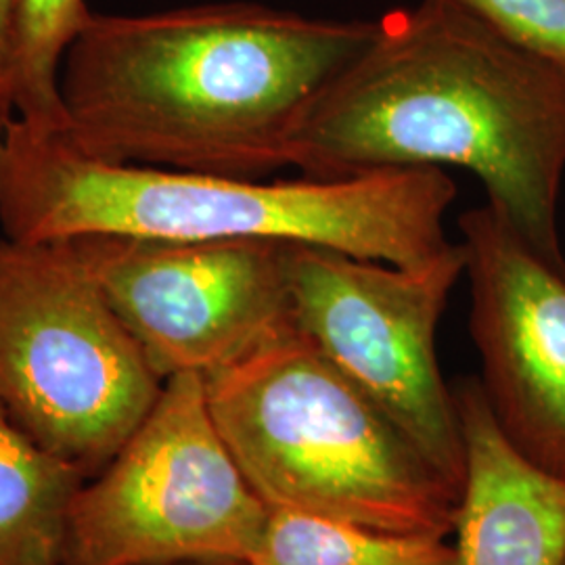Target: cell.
<instances>
[{"instance_id": "3957f363", "label": "cell", "mask_w": 565, "mask_h": 565, "mask_svg": "<svg viewBox=\"0 0 565 565\" xmlns=\"http://www.w3.org/2000/svg\"><path fill=\"white\" fill-rule=\"evenodd\" d=\"M457 184L440 168L266 181L109 163L23 121L0 126V224L9 242L88 235L270 239L415 268L440 256Z\"/></svg>"}, {"instance_id": "8fae6325", "label": "cell", "mask_w": 565, "mask_h": 565, "mask_svg": "<svg viewBox=\"0 0 565 565\" xmlns=\"http://www.w3.org/2000/svg\"><path fill=\"white\" fill-rule=\"evenodd\" d=\"M86 482L0 404V565H63L74 499Z\"/></svg>"}, {"instance_id": "ba28073f", "label": "cell", "mask_w": 565, "mask_h": 565, "mask_svg": "<svg viewBox=\"0 0 565 565\" xmlns=\"http://www.w3.org/2000/svg\"><path fill=\"white\" fill-rule=\"evenodd\" d=\"M65 242L162 380L207 377L294 323L289 243L120 235Z\"/></svg>"}, {"instance_id": "9c48e42d", "label": "cell", "mask_w": 565, "mask_h": 565, "mask_svg": "<svg viewBox=\"0 0 565 565\" xmlns=\"http://www.w3.org/2000/svg\"><path fill=\"white\" fill-rule=\"evenodd\" d=\"M482 387L507 440L565 480V268L488 203L459 216Z\"/></svg>"}, {"instance_id": "30bf717a", "label": "cell", "mask_w": 565, "mask_h": 565, "mask_svg": "<svg viewBox=\"0 0 565 565\" xmlns=\"http://www.w3.org/2000/svg\"><path fill=\"white\" fill-rule=\"evenodd\" d=\"M465 482L455 565H565V480L530 463L497 424L480 380L455 390Z\"/></svg>"}, {"instance_id": "9a60e30c", "label": "cell", "mask_w": 565, "mask_h": 565, "mask_svg": "<svg viewBox=\"0 0 565 565\" xmlns=\"http://www.w3.org/2000/svg\"><path fill=\"white\" fill-rule=\"evenodd\" d=\"M18 0H0V126L13 120L11 105V34Z\"/></svg>"}, {"instance_id": "5bb4252c", "label": "cell", "mask_w": 565, "mask_h": 565, "mask_svg": "<svg viewBox=\"0 0 565 565\" xmlns=\"http://www.w3.org/2000/svg\"><path fill=\"white\" fill-rule=\"evenodd\" d=\"M539 57L565 63V0H450Z\"/></svg>"}, {"instance_id": "277c9868", "label": "cell", "mask_w": 565, "mask_h": 565, "mask_svg": "<svg viewBox=\"0 0 565 565\" xmlns=\"http://www.w3.org/2000/svg\"><path fill=\"white\" fill-rule=\"evenodd\" d=\"M203 382L214 424L268 509L452 534L459 494L294 323Z\"/></svg>"}, {"instance_id": "5b68a950", "label": "cell", "mask_w": 565, "mask_h": 565, "mask_svg": "<svg viewBox=\"0 0 565 565\" xmlns=\"http://www.w3.org/2000/svg\"><path fill=\"white\" fill-rule=\"evenodd\" d=\"M163 382L72 242H0V404L30 438L88 480Z\"/></svg>"}, {"instance_id": "7a4b0ae2", "label": "cell", "mask_w": 565, "mask_h": 565, "mask_svg": "<svg viewBox=\"0 0 565 565\" xmlns=\"http://www.w3.org/2000/svg\"><path fill=\"white\" fill-rule=\"evenodd\" d=\"M457 166L527 245L565 268V63L505 41L450 0L375 21L373 39L306 114L291 168L343 179Z\"/></svg>"}, {"instance_id": "2e32d148", "label": "cell", "mask_w": 565, "mask_h": 565, "mask_svg": "<svg viewBox=\"0 0 565 565\" xmlns=\"http://www.w3.org/2000/svg\"><path fill=\"white\" fill-rule=\"evenodd\" d=\"M177 565H245L243 562H191V564Z\"/></svg>"}, {"instance_id": "52a82bcc", "label": "cell", "mask_w": 565, "mask_h": 565, "mask_svg": "<svg viewBox=\"0 0 565 565\" xmlns=\"http://www.w3.org/2000/svg\"><path fill=\"white\" fill-rule=\"evenodd\" d=\"M463 273V243L415 268L323 245H287L294 327L403 429L457 494L463 429L440 373L436 331Z\"/></svg>"}, {"instance_id": "7c38bea8", "label": "cell", "mask_w": 565, "mask_h": 565, "mask_svg": "<svg viewBox=\"0 0 565 565\" xmlns=\"http://www.w3.org/2000/svg\"><path fill=\"white\" fill-rule=\"evenodd\" d=\"M245 565H455V553L438 536L270 509L263 539Z\"/></svg>"}, {"instance_id": "8992f818", "label": "cell", "mask_w": 565, "mask_h": 565, "mask_svg": "<svg viewBox=\"0 0 565 565\" xmlns=\"http://www.w3.org/2000/svg\"><path fill=\"white\" fill-rule=\"evenodd\" d=\"M268 511L214 424L202 375L179 373L81 486L63 565L245 564Z\"/></svg>"}, {"instance_id": "6da1fadb", "label": "cell", "mask_w": 565, "mask_h": 565, "mask_svg": "<svg viewBox=\"0 0 565 565\" xmlns=\"http://www.w3.org/2000/svg\"><path fill=\"white\" fill-rule=\"evenodd\" d=\"M373 32L254 2L93 13L61 63V137L102 162L266 179Z\"/></svg>"}, {"instance_id": "4fadbf2b", "label": "cell", "mask_w": 565, "mask_h": 565, "mask_svg": "<svg viewBox=\"0 0 565 565\" xmlns=\"http://www.w3.org/2000/svg\"><path fill=\"white\" fill-rule=\"evenodd\" d=\"M95 11L86 0H18L11 34L13 120L49 135H61L60 72L72 42Z\"/></svg>"}]
</instances>
